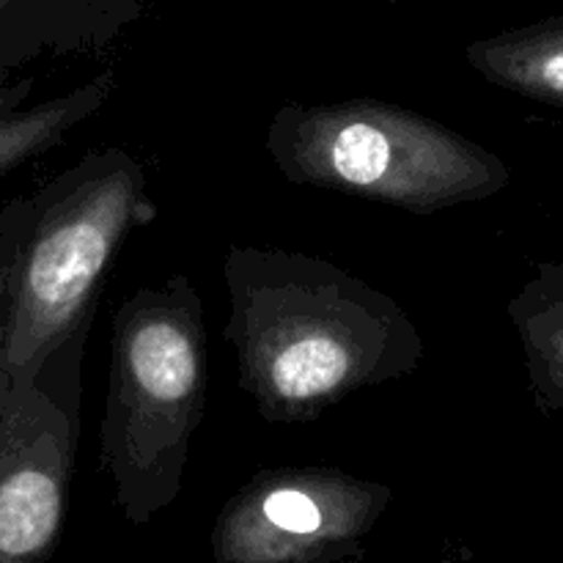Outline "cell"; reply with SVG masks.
Returning <instances> with one entry per match:
<instances>
[{
  "mask_svg": "<svg viewBox=\"0 0 563 563\" xmlns=\"http://www.w3.org/2000/svg\"><path fill=\"white\" fill-rule=\"evenodd\" d=\"M264 148L291 185L410 214L487 201L511 185V168L487 146L443 121L372 97L284 102Z\"/></svg>",
  "mask_w": 563,
  "mask_h": 563,
  "instance_id": "277c9868",
  "label": "cell"
},
{
  "mask_svg": "<svg viewBox=\"0 0 563 563\" xmlns=\"http://www.w3.org/2000/svg\"><path fill=\"white\" fill-rule=\"evenodd\" d=\"M394 500L383 482L339 467H269L247 478L212 526L218 563H350Z\"/></svg>",
  "mask_w": 563,
  "mask_h": 563,
  "instance_id": "5b68a950",
  "label": "cell"
},
{
  "mask_svg": "<svg viewBox=\"0 0 563 563\" xmlns=\"http://www.w3.org/2000/svg\"><path fill=\"white\" fill-rule=\"evenodd\" d=\"M11 3H14V0H0V16H3V14H9Z\"/></svg>",
  "mask_w": 563,
  "mask_h": 563,
  "instance_id": "8fae6325",
  "label": "cell"
},
{
  "mask_svg": "<svg viewBox=\"0 0 563 563\" xmlns=\"http://www.w3.org/2000/svg\"><path fill=\"white\" fill-rule=\"evenodd\" d=\"M465 58L493 86L563 108V14L476 38Z\"/></svg>",
  "mask_w": 563,
  "mask_h": 563,
  "instance_id": "ba28073f",
  "label": "cell"
},
{
  "mask_svg": "<svg viewBox=\"0 0 563 563\" xmlns=\"http://www.w3.org/2000/svg\"><path fill=\"white\" fill-rule=\"evenodd\" d=\"M154 218L146 170L119 146L88 152L31 198L9 280L0 407L86 333L115 253Z\"/></svg>",
  "mask_w": 563,
  "mask_h": 563,
  "instance_id": "7a4b0ae2",
  "label": "cell"
},
{
  "mask_svg": "<svg viewBox=\"0 0 563 563\" xmlns=\"http://www.w3.org/2000/svg\"><path fill=\"white\" fill-rule=\"evenodd\" d=\"M506 313L520 335L533 405L542 416H563V264L539 262Z\"/></svg>",
  "mask_w": 563,
  "mask_h": 563,
  "instance_id": "9c48e42d",
  "label": "cell"
},
{
  "mask_svg": "<svg viewBox=\"0 0 563 563\" xmlns=\"http://www.w3.org/2000/svg\"><path fill=\"white\" fill-rule=\"evenodd\" d=\"M113 86V71H104L33 108H22L33 91V80L25 77L0 86V176L58 146L71 130L108 104Z\"/></svg>",
  "mask_w": 563,
  "mask_h": 563,
  "instance_id": "52a82bcc",
  "label": "cell"
},
{
  "mask_svg": "<svg viewBox=\"0 0 563 563\" xmlns=\"http://www.w3.org/2000/svg\"><path fill=\"white\" fill-rule=\"evenodd\" d=\"M27 209H31V201H27ZM27 220V212H25ZM25 229V223H22ZM20 229V234H22ZM20 234H16L14 245L9 247V253L3 256L0 262V352H3V335H5V308H9V280H11V269H14V251H16V242H20Z\"/></svg>",
  "mask_w": 563,
  "mask_h": 563,
  "instance_id": "30bf717a",
  "label": "cell"
},
{
  "mask_svg": "<svg viewBox=\"0 0 563 563\" xmlns=\"http://www.w3.org/2000/svg\"><path fill=\"white\" fill-rule=\"evenodd\" d=\"M223 280L225 341L264 421H317L421 366L423 339L405 308L330 258L231 245Z\"/></svg>",
  "mask_w": 563,
  "mask_h": 563,
  "instance_id": "6da1fadb",
  "label": "cell"
},
{
  "mask_svg": "<svg viewBox=\"0 0 563 563\" xmlns=\"http://www.w3.org/2000/svg\"><path fill=\"white\" fill-rule=\"evenodd\" d=\"M440 563H456V561H454V559H443Z\"/></svg>",
  "mask_w": 563,
  "mask_h": 563,
  "instance_id": "4fadbf2b",
  "label": "cell"
},
{
  "mask_svg": "<svg viewBox=\"0 0 563 563\" xmlns=\"http://www.w3.org/2000/svg\"><path fill=\"white\" fill-rule=\"evenodd\" d=\"M207 410V324L187 275L141 286L110 335L99 456L126 522L143 528L179 498Z\"/></svg>",
  "mask_w": 563,
  "mask_h": 563,
  "instance_id": "3957f363",
  "label": "cell"
},
{
  "mask_svg": "<svg viewBox=\"0 0 563 563\" xmlns=\"http://www.w3.org/2000/svg\"><path fill=\"white\" fill-rule=\"evenodd\" d=\"M75 440V421L42 385L0 407V563H44L55 553Z\"/></svg>",
  "mask_w": 563,
  "mask_h": 563,
  "instance_id": "8992f818",
  "label": "cell"
},
{
  "mask_svg": "<svg viewBox=\"0 0 563 563\" xmlns=\"http://www.w3.org/2000/svg\"><path fill=\"white\" fill-rule=\"evenodd\" d=\"M383 3H427V0H383Z\"/></svg>",
  "mask_w": 563,
  "mask_h": 563,
  "instance_id": "7c38bea8",
  "label": "cell"
}]
</instances>
